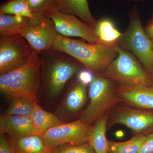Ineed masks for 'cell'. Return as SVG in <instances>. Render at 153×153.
<instances>
[{"instance_id": "6da1fadb", "label": "cell", "mask_w": 153, "mask_h": 153, "mask_svg": "<svg viewBox=\"0 0 153 153\" xmlns=\"http://www.w3.org/2000/svg\"><path fill=\"white\" fill-rule=\"evenodd\" d=\"M117 43L90 44L58 34L52 49L67 53L94 76H103L108 65L117 57Z\"/></svg>"}, {"instance_id": "7a4b0ae2", "label": "cell", "mask_w": 153, "mask_h": 153, "mask_svg": "<svg viewBox=\"0 0 153 153\" xmlns=\"http://www.w3.org/2000/svg\"><path fill=\"white\" fill-rule=\"evenodd\" d=\"M39 55L41 83L52 97L58 95L83 67L73 57L61 51L50 49Z\"/></svg>"}, {"instance_id": "3957f363", "label": "cell", "mask_w": 153, "mask_h": 153, "mask_svg": "<svg viewBox=\"0 0 153 153\" xmlns=\"http://www.w3.org/2000/svg\"><path fill=\"white\" fill-rule=\"evenodd\" d=\"M41 83V59L33 51L24 65L0 75V91L10 100L19 97H27L36 101Z\"/></svg>"}, {"instance_id": "277c9868", "label": "cell", "mask_w": 153, "mask_h": 153, "mask_svg": "<svg viewBox=\"0 0 153 153\" xmlns=\"http://www.w3.org/2000/svg\"><path fill=\"white\" fill-rule=\"evenodd\" d=\"M88 95L89 104L79 119L89 125L122 102L115 82L104 76H94L89 84Z\"/></svg>"}, {"instance_id": "5b68a950", "label": "cell", "mask_w": 153, "mask_h": 153, "mask_svg": "<svg viewBox=\"0 0 153 153\" xmlns=\"http://www.w3.org/2000/svg\"><path fill=\"white\" fill-rule=\"evenodd\" d=\"M117 52V57L108 66L103 76L117 86H153L151 74L133 54L118 45Z\"/></svg>"}, {"instance_id": "8992f818", "label": "cell", "mask_w": 153, "mask_h": 153, "mask_svg": "<svg viewBox=\"0 0 153 153\" xmlns=\"http://www.w3.org/2000/svg\"><path fill=\"white\" fill-rule=\"evenodd\" d=\"M128 13V27L117 41L118 45L133 54L151 75L153 71L152 41L143 27L137 5L133 6Z\"/></svg>"}, {"instance_id": "52a82bcc", "label": "cell", "mask_w": 153, "mask_h": 153, "mask_svg": "<svg viewBox=\"0 0 153 153\" xmlns=\"http://www.w3.org/2000/svg\"><path fill=\"white\" fill-rule=\"evenodd\" d=\"M27 27L20 34L27 41L33 52L39 55L52 49L58 33L52 19L47 15L33 13Z\"/></svg>"}, {"instance_id": "ba28073f", "label": "cell", "mask_w": 153, "mask_h": 153, "mask_svg": "<svg viewBox=\"0 0 153 153\" xmlns=\"http://www.w3.org/2000/svg\"><path fill=\"white\" fill-rule=\"evenodd\" d=\"M92 127L79 119L49 129L42 137L50 149L64 145H82L89 142Z\"/></svg>"}, {"instance_id": "9c48e42d", "label": "cell", "mask_w": 153, "mask_h": 153, "mask_svg": "<svg viewBox=\"0 0 153 153\" xmlns=\"http://www.w3.org/2000/svg\"><path fill=\"white\" fill-rule=\"evenodd\" d=\"M33 51L21 34L0 38V75L21 67Z\"/></svg>"}, {"instance_id": "30bf717a", "label": "cell", "mask_w": 153, "mask_h": 153, "mask_svg": "<svg viewBox=\"0 0 153 153\" xmlns=\"http://www.w3.org/2000/svg\"><path fill=\"white\" fill-rule=\"evenodd\" d=\"M122 125L137 135L153 132V111L128 105L116 106L109 115L108 126Z\"/></svg>"}, {"instance_id": "8fae6325", "label": "cell", "mask_w": 153, "mask_h": 153, "mask_svg": "<svg viewBox=\"0 0 153 153\" xmlns=\"http://www.w3.org/2000/svg\"><path fill=\"white\" fill-rule=\"evenodd\" d=\"M45 15L52 19L57 33L61 36L78 37L90 44L101 42L97 37L95 30L74 15L63 13L57 9Z\"/></svg>"}, {"instance_id": "7c38bea8", "label": "cell", "mask_w": 153, "mask_h": 153, "mask_svg": "<svg viewBox=\"0 0 153 153\" xmlns=\"http://www.w3.org/2000/svg\"><path fill=\"white\" fill-rule=\"evenodd\" d=\"M117 91L122 102L128 106L153 111V86H117Z\"/></svg>"}, {"instance_id": "4fadbf2b", "label": "cell", "mask_w": 153, "mask_h": 153, "mask_svg": "<svg viewBox=\"0 0 153 153\" xmlns=\"http://www.w3.org/2000/svg\"><path fill=\"white\" fill-rule=\"evenodd\" d=\"M0 129L1 133L7 134L11 139L33 135L30 117L5 114L1 117Z\"/></svg>"}, {"instance_id": "5bb4252c", "label": "cell", "mask_w": 153, "mask_h": 153, "mask_svg": "<svg viewBox=\"0 0 153 153\" xmlns=\"http://www.w3.org/2000/svg\"><path fill=\"white\" fill-rule=\"evenodd\" d=\"M59 10L72 14L95 30L97 22L91 14L88 0H56Z\"/></svg>"}, {"instance_id": "9a60e30c", "label": "cell", "mask_w": 153, "mask_h": 153, "mask_svg": "<svg viewBox=\"0 0 153 153\" xmlns=\"http://www.w3.org/2000/svg\"><path fill=\"white\" fill-rule=\"evenodd\" d=\"M33 128V135L42 136L49 129L62 124L57 116L44 110L35 102L30 116Z\"/></svg>"}, {"instance_id": "2e32d148", "label": "cell", "mask_w": 153, "mask_h": 153, "mask_svg": "<svg viewBox=\"0 0 153 153\" xmlns=\"http://www.w3.org/2000/svg\"><path fill=\"white\" fill-rule=\"evenodd\" d=\"M10 142L14 153H49L50 150L41 136L11 139Z\"/></svg>"}, {"instance_id": "e0dca14e", "label": "cell", "mask_w": 153, "mask_h": 153, "mask_svg": "<svg viewBox=\"0 0 153 153\" xmlns=\"http://www.w3.org/2000/svg\"><path fill=\"white\" fill-rule=\"evenodd\" d=\"M108 118V114L104 115L96 121L92 127L89 143L96 153H109L106 137Z\"/></svg>"}, {"instance_id": "ac0fdd59", "label": "cell", "mask_w": 153, "mask_h": 153, "mask_svg": "<svg viewBox=\"0 0 153 153\" xmlns=\"http://www.w3.org/2000/svg\"><path fill=\"white\" fill-rule=\"evenodd\" d=\"M86 85L77 79L71 84L64 102L65 109L68 112L79 111L86 101Z\"/></svg>"}, {"instance_id": "d6986e66", "label": "cell", "mask_w": 153, "mask_h": 153, "mask_svg": "<svg viewBox=\"0 0 153 153\" xmlns=\"http://www.w3.org/2000/svg\"><path fill=\"white\" fill-rule=\"evenodd\" d=\"M30 19L15 15L0 14V36L20 34L27 27Z\"/></svg>"}, {"instance_id": "ffe728a7", "label": "cell", "mask_w": 153, "mask_h": 153, "mask_svg": "<svg viewBox=\"0 0 153 153\" xmlns=\"http://www.w3.org/2000/svg\"><path fill=\"white\" fill-rule=\"evenodd\" d=\"M97 37L102 43L114 44L117 43L122 35L111 19H103L97 22L95 29Z\"/></svg>"}, {"instance_id": "44dd1931", "label": "cell", "mask_w": 153, "mask_h": 153, "mask_svg": "<svg viewBox=\"0 0 153 153\" xmlns=\"http://www.w3.org/2000/svg\"><path fill=\"white\" fill-rule=\"evenodd\" d=\"M147 138L146 135H137L123 142L108 141L109 153H138Z\"/></svg>"}, {"instance_id": "7402d4cb", "label": "cell", "mask_w": 153, "mask_h": 153, "mask_svg": "<svg viewBox=\"0 0 153 153\" xmlns=\"http://www.w3.org/2000/svg\"><path fill=\"white\" fill-rule=\"evenodd\" d=\"M36 102V100L27 97L12 99L5 114L30 117Z\"/></svg>"}, {"instance_id": "603a6c76", "label": "cell", "mask_w": 153, "mask_h": 153, "mask_svg": "<svg viewBox=\"0 0 153 153\" xmlns=\"http://www.w3.org/2000/svg\"><path fill=\"white\" fill-rule=\"evenodd\" d=\"M0 14L33 17V13L25 0H7L1 5Z\"/></svg>"}, {"instance_id": "cb8c5ba5", "label": "cell", "mask_w": 153, "mask_h": 153, "mask_svg": "<svg viewBox=\"0 0 153 153\" xmlns=\"http://www.w3.org/2000/svg\"><path fill=\"white\" fill-rule=\"evenodd\" d=\"M33 13L45 14L53 10L58 9L56 0H25Z\"/></svg>"}, {"instance_id": "d4e9b609", "label": "cell", "mask_w": 153, "mask_h": 153, "mask_svg": "<svg viewBox=\"0 0 153 153\" xmlns=\"http://www.w3.org/2000/svg\"><path fill=\"white\" fill-rule=\"evenodd\" d=\"M49 153H96L90 143L82 145H66L50 149Z\"/></svg>"}, {"instance_id": "484cf974", "label": "cell", "mask_w": 153, "mask_h": 153, "mask_svg": "<svg viewBox=\"0 0 153 153\" xmlns=\"http://www.w3.org/2000/svg\"><path fill=\"white\" fill-rule=\"evenodd\" d=\"M0 153H14L10 140H9L3 133H1L0 136Z\"/></svg>"}, {"instance_id": "4316f807", "label": "cell", "mask_w": 153, "mask_h": 153, "mask_svg": "<svg viewBox=\"0 0 153 153\" xmlns=\"http://www.w3.org/2000/svg\"><path fill=\"white\" fill-rule=\"evenodd\" d=\"M138 153H153V132L148 135L147 139Z\"/></svg>"}, {"instance_id": "83f0119b", "label": "cell", "mask_w": 153, "mask_h": 153, "mask_svg": "<svg viewBox=\"0 0 153 153\" xmlns=\"http://www.w3.org/2000/svg\"><path fill=\"white\" fill-rule=\"evenodd\" d=\"M91 74H93L87 70L86 71L81 70L77 74V79H79L80 82L87 85L88 83L90 84L94 76L93 77H92Z\"/></svg>"}, {"instance_id": "f1b7e54d", "label": "cell", "mask_w": 153, "mask_h": 153, "mask_svg": "<svg viewBox=\"0 0 153 153\" xmlns=\"http://www.w3.org/2000/svg\"><path fill=\"white\" fill-rule=\"evenodd\" d=\"M145 31L151 41H153V12L149 21L144 28Z\"/></svg>"}, {"instance_id": "f546056e", "label": "cell", "mask_w": 153, "mask_h": 153, "mask_svg": "<svg viewBox=\"0 0 153 153\" xmlns=\"http://www.w3.org/2000/svg\"><path fill=\"white\" fill-rule=\"evenodd\" d=\"M124 1H143L144 0H124Z\"/></svg>"}, {"instance_id": "4dcf8cb0", "label": "cell", "mask_w": 153, "mask_h": 153, "mask_svg": "<svg viewBox=\"0 0 153 153\" xmlns=\"http://www.w3.org/2000/svg\"><path fill=\"white\" fill-rule=\"evenodd\" d=\"M151 76H152V79L153 86V71L152 73V74H151Z\"/></svg>"}, {"instance_id": "1f68e13d", "label": "cell", "mask_w": 153, "mask_h": 153, "mask_svg": "<svg viewBox=\"0 0 153 153\" xmlns=\"http://www.w3.org/2000/svg\"><path fill=\"white\" fill-rule=\"evenodd\" d=\"M152 49L153 50V41H152Z\"/></svg>"}]
</instances>
